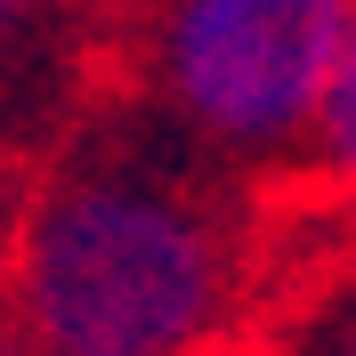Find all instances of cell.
Segmentation results:
<instances>
[{
	"label": "cell",
	"instance_id": "cell-5",
	"mask_svg": "<svg viewBox=\"0 0 356 356\" xmlns=\"http://www.w3.org/2000/svg\"><path fill=\"white\" fill-rule=\"evenodd\" d=\"M202 356H275V348H259V340H227V348H202Z\"/></svg>",
	"mask_w": 356,
	"mask_h": 356
},
{
	"label": "cell",
	"instance_id": "cell-2",
	"mask_svg": "<svg viewBox=\"0 0 356 356\" xmlns=\"http://www.w3.org/2000/svg\"><path fill=\"white\" fill-rule=\"evenodd\" d=\"M348 0H170L138 33L146 122L186 154L235 162H300L340 73Z\"/></svg>",
	"mask_w": 356,
	"mask_h": 356
},
{
	"label": "cell",
	"instance_id": "cell-1",
	"mask_svg": "<svg viewBox=\"0 0 356 356\" xmlns=\"http://www.w3.org/2000/svg\"><path fill=\"white\" fill-rule=\"evenodd\" d=\"M251 219L162 122L97 138L24 195L0 324L24 356H202L243 340Z\"/></svg>",
	"mask_w": 356,
	"mask_h": 356
},
{
	"label": "cell",
	"instance_id": "cell-6",
	"mask_svg": "<svg viewBox=\"0 0 356 356\" xmlns=\"http://www.w3.org/2000/svg\"><path fill=\"white\" fill-rule=\"evenodd\" d=\"M0 356H24V340H17V332H8V324H0Z\"/></svg>",
	"mask_w": 356,
	"mask_h": 356
},
{
	"label": "cell",
	"instance_id": "cell-4",
	"mask_svg": "<svg viewBox=\"0 0 356 356\" xmlns=\"http://www.w3.org/2000/svg\"><path fill=\"white\" fill-rule=\"evenodd\" d=\"M275 356H356V275H332L308 308L291 316Z\"/></svg>",
	"mask_w": 356,
	"mask_h": 356
},
{
	"label": "cell",
	"instance_id": "cell-3",
	"mask_svg": "<svg viewBox=\"0 0 356 356\" xmlns=\"http://www.w3.org/2000/svg\"><path fill=\"white\" fill-rule=\"evenodd\" d=\"M308 178L324 195L356 202V0H348V41H340V73L324 89V113H316V138H308Z\"/></svg>",
	"mask_w": 356,
	"mask_h": 356
}]
</instances>
